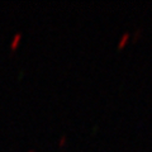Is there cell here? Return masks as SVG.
<instances>
[{
	"instance_id": "cell-1",
	"label": "cell",
	"mask_w": 152,
	"mask_h": 152,
	"mask_svg": "<svg viewBox=\"0 0 152 152\" xmlns=\"http://www.w3.org/2000/svg\"><path fill=\"white\" fill-rule=\"evenodd\" d=\"M19 38H20V33H17V34H15V37L13 38V42H12V47H13V48H14V47L17 46V43H18V39H19Z\"/></svg>"
},
{
	"instance_id": "cell-2",
	"label": "cell",
	"mask_w": 152,
	"mask_h": 152,
	"mask_svg": "<svg viewBox=\"0 0 152 152\" xmlns=\"http://www.w3.org/2000/svg\"><path fill=\"white\" fill-rule=\"evenodd\" d=\"M31 152H32V151H31Z\"/></svg>"
}]
</instances>
